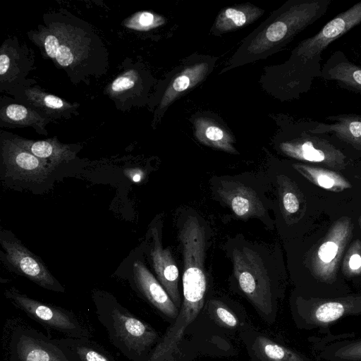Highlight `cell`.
I'll list each match as a JSON object with an SVG mask.
<instances>
[{"label":"cell","instance_id":"obj_1","mask_svg":"<svg viewBox=\"0 0 361 361\" xmlns=\"http://www.w3.org/2000/svg\"><path fill=\"white\" fill-rule=\"evenodd\" d=\"M333 0H289L272 12L242 42L221 73L264 59L322 18Z\"/></svg>","mask_w":361,"mask_h":361},{"label":"cell","instance_id":"obj_2","mask_svg":"<svg viewBox=\"0 0 361 361\" xmlns=\"http://www.w3.org/2000/svg\"><path fill=\"white\" fill-rule=\"evenodd\" d=\"M361 23V1L336 16L313 36L300 42L289 59L276 68L283 99L298 98L322 77V53L336 39Z\"/></svg>","mask_w":361,"mask_h":361},{"label":"cell","instance_id":"obj_3","mask_svg":"<svg viewBox=\"0 0 361 361\" xmlns=\"http://www.w3.org/2000/svg\"><path fill=\"white\" fill-rule=\"evenodd\" d=\"M94 303L111 344L131 361H147L160 339L159 333L111 296H96Z\"/></svg>","mask_w":361,"mask_h":361},{"label":"cell","instance_id":"obj_4","mask_svg":"<svg viewBox=\"0 0 361 361\" xmlns=\"http://www.w3.org/2000/svg\"><path fill=\"white\" fill-rule=\"evenodd\" d=\"M233 271L240 290L260 314L267 319L274 308L271 282L258 255L247 247L234 248Z\"/></svg>","mask_w":361,"mask_h":361},{"label":"cell","instance_id":"obj_5","mask_svg":"<svg viewBox=\"0 0 361 361\" xmlns=\"http://www.w3.org/2000/svg\"><path fill=\"white\" fill-rule=\"evenodd\" d=\"M5 295L27 316L47 329L70 338H90L91 334L75 314L66 309L44 303L30 298L14 288L6 290Z\"/></svg>","mask_w":361,"mask_h":361},{"label":"cell","instance_id":"obj_6","mask_svg":"<svg viewBox=\"0 0 361 361\" xmlns=\"http://www.w3.org/2000/svg\"><path fill=\"white\" fill-rule=\"evenodd\" d=\"M0 242L8 266L37 285L55 292L63 293V286L53 276L43 262L16 238L1 233Z\"/></svg>","mask_w":361,"mask_h":361},{"label":"cell","instance_id":"obj_7","mask_svg":"<svg viewBox=\"0 0 361 361\" xmlns=\"http://www.w3.org/2000/svg\"><path fill=\"white\" fill-rule=\"evenodd\" d=\"M9 361H69L54 338L37 330L18 327L11 337Z\"/></svg>","mask_w":361,"mask_h":361},{"label":"cell","instance_id":"obj_8","mask_svg":"<svg viewBox=\"0 0 361 361\" xmlns=\"http://www.w3.org/2000/svg\"><path fill=\"white\" fill-rule=\"evenodd\" d=\"M2 157L6 176L25 182L39 183L49 175L51 166L11 140L2 142Z\"/></svg>","mask_w":361,"mask_h":361},{"label":"cell","instance_id":"obj_9","mask_svg":"<svg viewBox=\"0 0 361 361\" xmlns=\"http://www.w3.org/2000/svg\"><path fill=\"white\" fill-rule=\"evenodd\" d=\"M314 121L297 124L291 131L295 136L282 142L279 147L286 155L311 162H322L333 152L328 140L321 134H312L308 130L314 125Z\"/></svg>","mask_w":361,"mask_h":361},{"label":"cell","instance_id":"obj_10","mask_svg":"<svg viewBox=\"0 0 361 361\" xmlns=\"http://www.w3.org/2000/svg\"><path fill=\"white\" fill-rule=\"evenodd\" d=\"M133 270L134 286L137 292L160 314L173 321L179 309L160 282L142 262L135 261Z\"/></svg>","mask_w":361,"mask_h":361},{"label":"cell","instance_id":"obj_11","mask_svg":"<svg viewBox=\"0 0 361 361\" xmlns=\"http://www.w3.org/2000/svg\"><path fill=\"white\" fill-rule=\"evenodd\" d=\"M218 195L238 217H262L265 209L257 193L236 181L223 180L216 189Z\"/></svg>","mask_w":361,"mask_h":361},{"label":"cell","instance_id":"obj_12","mask_svg":"<svg viewBox=\"0 0 361 361\" xmlns=\"http://www.w3.org/2000/svg\"><path fill=\"white\" fill-rule=\"evenodd\" d=\"M42 44L49 57L62 67H69L82 52L80 37L71 28L56 25L42 37Z\"/></svg>","mask_w":361,"mask_h":361},{"label":"cell","instance_id":"obj_13","mask_svg":"<svg viewBox=\"0 0 361 361\" xmlns=\"http://www.w3.org/2000/svg\"><path fill=\"white\" fill-rule=\"evenodd\" d=\"M153 244L150 257L159 281L180 310L181 298L178 289L179 271L171 251L163 248L157 229L153 231Z\"/></svg>","mask_w":361,"mask_h":361},{"label":"cell","instance_id":"obj_14","mask_svg":"<svg viewBox=\"0 0 361 361\" xmlns=\"http://www.w3.org/2000/svg\"><path fill=\"white\" fill-rule=\"evenodd\" d=\"M341 88L361 94V66L348 59L341 51L334 52L322 67V77Z\"/></svg>","mask_w":361,"mask_h":361},{"label":"cell","instance_id":"obj_15","mask_svg":"<svg viewBox=\"0 0 361 361\" xmlns=\"http://www.w3.org/2000/svg\"><path fill=\"white\" fill-rule=\"evenodd\" d=\"M331 123L316 121L309 129L312 134H328L353 146L361 147V115L343 114L329 116Z\"/></svg>","mask_w":361,"mask_h":361},{"label":"cell","instance_id":"obj_16","mask_svg":"<svg viewBox=\"0 0 361 361\" xmlns=\"http://www.w3.org/2000/svg\"><path fill=\"white\" fill-rule=\"evenodd\" d=\"M212 63L197 62L188 65L175 75L168 86L160 103L163 114L167 107L187 90L202 81L211 70Z\"/></svg>","mask_w":361,"mask_h":361},{"label":"cell","instance_id":"obj_17","mask_svg":"<svg viewBox=\"0 0 361 361\" xmlns=\"http://www.w3.org/2000/svg\"><path fill=\"white\" fill-rule=\"evenodd\" d=\"M264 11L250 4H244L223 9L211 29L214 35H220L242 28L257 20Z\"/></svg>","mask_w":361,"mask_h":361},{"label":"cell","instance_id":"obj_18","mask_svg":"<svg viewBox=\"0 0 361 361\" xmlns=\"http://www.w3.org/2000/svg\"><path fill=\"white\" fill-rule=\"evenodd\" d=\"M69 361H117L102 345L90 338H54Z\"/></svg>","mask_w":361,"mask_h":361},{"label":"cell","instance_id":"obj_19","mask_svg":"<svg viewBox=\"0 0 361 361\" xmlns=\"http://www.w3.org/2000/svg\"><path fill=\"white\" fill-rule=\"evenodd\" d=\"M11 140L38 158L48 161L51 167L58 166L74 158V153L69 146L60 143L56 138L30 140L15 137Z\"/></svg>","mask_w":361,"mask_h":361},{"label":"cell","instance_id":"obj_20","mask_svg":"<svg viewBox=\"0 0 361 361\" xmlns=\"http://www.w3.org/2000/svg\"><path fill=\"white\" fill-rule=\"evenodd\" d=\"M195 136L202 144L231 154H238L233 137L221 126L209 118L200 117L194 122Z\"/></svg>","mask_w":361,"mask_h":361},{"label":"cell","instance_id":"obj_21","mask_svg":"<svg viewBox=\"0 0 361 361\" xmlns=\"http://www.w3.org/2000/svg\"><path fill=\"white\" fill-rule=\"evenodd\" d=\"M252 349L261 361H301L295 353L264 336L255 338Z\"/></svg>","mask_w":361,"mask_h":361},{"label":"cell","instance_id":"obj_22","mask_svg":"<svg viewBox=\"0 0 361 361\" xmlns=\"http://www.w3.org/2000/svg\"><path fill=\"white\" fill-rule=\"evenodd\" d=\"M1 118L6 122L19 126H38L43 129L45 120L35 111L25 106L11 104L1 111Z\"/></svg>","mask_w":361,"mask_h":361},{"label":"cell","instance_id":"obj_23","mask_svg":"<svg viewBox=\"0 0 361 361\" xmlns=\"http://www.w3.org/2000/svg\"><path fill=\"white\" fill-rule=\"evenodd\" d=\"M28 99L35 106L49 112H63L73 106L54 94H50L36 89L26 91Z\"/></svg>","mask_w":361,"mask_h":361},{"label":"cell","instance_id":"obj_24","mask_svg":"<svg viewBox=\"0 0 361 361\" xmlns=\"http://www.w3.org/2000/svg\"><path fill=\"white\" fill-rule=\"evenodd\" d=\"M209 310L214 319L223 326L235 328L238 325V319L226 306L221 302L212 300L209 303Z\"/></svg>","mask_w":361,"mask_h":361},{"label":"cell","instance_id":"obj_25","mask_svg":"<svg viewBox=\"0 0 361 361\" xmlns=\"http://www.w3.org/2000/svg\"><path fill=\"white\" fill-rule=\"evenodd\" d=\"M344 306L338 302H329L321 305L315 312L316 319L328 323L339 319L344 313Z\"/></svg>","mask_w":361,"mask_h":361},{"label":"cell","instance_id":"obj_26","mask_svg":"<svg viewBox=\"0 0 361 361\" xmlns=\"http://www.w3.org/2000/svg\"><path fill=\"white\" fill-rule=\"evenodd\" d=\"M138 80L137 73L135 70H129L117 77L110 85V91L114 94L121 93L133 88Z\"/></svg>","mask_w":361,"mask_h":361},{"label":"cell","instance_id":"obj_27","mask_svg":"<svg viewBox=\"0 0 361 361\" xmlns=\"http://www.w3.org/2000/svg\"><path fill=\"white\" fill-rule=\"evenodd\" d=\"M135 27L139 30H149L164 23V19L152 13L143 11L137 14L134 18Z\"/></svg>","mask_w":361,"mask_h":361},{"label":"cell","instance_id":"obj_28","mask_svg":"<svg viewBox=\"0 0 361 361\" xmlns=\"http://www.w3.org/2000/svg\"><path fill=\"white\" fill-rule=\"evenodd\" d=\"M338 252L337 245L331 241L323 243L318 250V256L324 262H331Z\"/></svg>","mask_w":361,"mask_h":361},{"label":"cell","instance_id":"obj_29","mask_svg":"<svg viewBox=\"0 0 361 361\" xmlns=\"http://www.w3.org/2000/svg\"><path fill=\"white\" fill-rule=\"evenodd\" d=\"M282 202L285 210L290 214L295 213L299 209V201L295 195L291 192L283 194Z\"/></svg>","mask_w":361,"mask_h":361},{"label":"cell","instance_id":"obj_30","mask_svg":"<svg viewBox=\"0 0 361 361\" xmlns=\"http://www.w3.org/2000/svg\"><path fill=\"white\" fill-rule=\"evenodd\" d=\"M126 176L134 183H140L145 176L144 171L138 168H128L124 171Z\"/></svg>","mask_w":361,"mask_h":361},{"label":"cell","instance_id":"obj_31","mask_svg":"<svg viewBox=\"0 0 361 361\" xmlns=\"http://www.w3.org/2000/svg\"><path fill=\"white\" fill-rule=\"evenodd\" d=\"M11 66V59L6 52L1 50L0 55V75L1 78L8 73Z\"/></svg>","mask_w":361,"mask_h":361},{"label":"cell","instance_id":"obj_32","mask_svg":"<svg viewBox=\"0 0 361 361\" xmlns=\"http://www.w3.org/2000/svg\"><path fill=\"white\" fill-rule=\"evenodd\" d=\"M344 356L352 359H361V343L346 348L344 351Z\"/></svg>","mask_w":361,"mask_h":361},{"label":"cell","instance_id":"obj_33","mask_svg":"<svg viewBox=\"0 0 361 361\" xmlns=\"http://www.w3.org/2000/svg\"><path fill=\"white\" fill-rule=\"evenodd\" d=\"M318 184L324 188H331L334 185V181L327 176H320L317 178Z\"/></svg>","mask_w":361,"mask_h":361},{"label":"cell","instance_id":"obj_34","mask_svg":"<svg viewBox=\"0 0 361 361\" xmlns=\"http://www.w3.org/2000/svg\"><path fill=\"white\" fill-rule=\"evenodd\" d=\"M349 266L352 269H357L361 267V257L355 254L353 255L349 260Z\"/></svg>","mask_w":361,"mask_h":361},{"label":"cell","instance_id":"obj_35","mask_svg":"<svg viewBox=\"0 0 361 361\" xmlns=\"http://www.w3.org/2000/svg\"><path fill=\"white\" fill-rule=\"evenodd\" d=\"M360 49H361V44H360Z\"/></svg>","mask_w":361,"mask_h":361}]
</instances>
